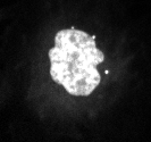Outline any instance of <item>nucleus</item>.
<instances>
[{"label": "nucleus", "instance_id": "nucleus-1", "mask_svg": "<svg viewBox=\"0 0 151 142\" xmlns=\"http://www.w3.org/2000/svg\"><path fill=\"white\" fill-rule=\"evenodd\" d=\"M49 58L52 80L73 96H89L101 81L97 66L105 56L97 48L94 37L83 31H59Z\"/></svg>", "mask_w": 151, "mask_h": 142}]
</instances>
